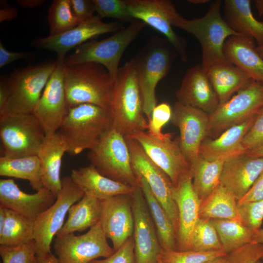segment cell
Here are the masks:
<instances>
[{"label":"cell","instance_id":"obj_1","mask_svg":"<svg viewBox=\"0 0 263 263\" xmlns=\"http://www.w3.org/2000/svg\"><path fill=\"white\" fill-rule=\"evenodd\" d=\"M64 81L69 108L89 103L111 110L114 81L103 66L93 62L65 65Z\"/></svg>","mask_w":263,"mask_h":263},{"label":"cell","instance_id":"obj_2","mask_svg":"<svg viewBox=\"0 0 263 263\" xmlns=\"http://www.w3.org/2000/svg\"><path fill=\"white\" fill-rule=\"evenodd\" d=\"M177 55L167 39L153 36L132 59L142 95L144 113L148 121L156 106V86L167 75Z\"/></svg>","mask_w":263,"mask_h":263},{"label":"cell","instance_id":"obj_3","mask_svg":"<svg viewBox=\"0 0 263 263\" xmlns=\"http://www.w3.org/2000/svg\"><path fill=\"white\" fill-rule=\"evenodd\" d=\"M113 125L111 110L82 103L69 109L57 132L67 144V153L75 155L91 150Z\"/></svg>","mask_w":263,"mask_h":263},{"label":"cell","instance_id":"obj_4","mask_svg":"<svg viewBox=\"0 0 263 263\" xmlns=\"http://www.w3.org/2000/svg\"><path fill=\"white\" fill-rule=\"evenodd\" d=\"M113 127L125 137L145 132L143 101L132 59L119 67L115 81L111 108Z\"/></svg>","mask_w":263,"mask_h":263},{"label":"cell","instance_id":"obj_5","mask_svg":"<svg viewBox=\"0 0 263 263\" xmlns=\"http://www.w3.org/2000/svg\"><path fill=\"white\" fill-rule=\"evenodd\" d=\"M221 4V0L212 2L207 13L200 18L188 19L180 15L173 24V27L188 32L198 40L202 51L201 66L206 71L216 64L229 63L224 52L225 43L229 37L240 35L222 18Z\"/></svg>","mask_w":263,"mask_h":263},{"label":"cell","instance_id":"obj_6","mask_svg":"<svg viewBox=\"0 0 263 263\" xmlns=\"http://www.w3.org/2000/svg\"><path fill=\"white\" fill-rule=\"evenodd\" d=\"M146 24L135 19L127 27L106 38L90 40L77 47L75 52L66 56L64 63L69 67L93 62L103 66L115 81L121 58L128 46L144 29Z\"/></svg>","mask_w":263,"mask_h":263},{"label":"cell","instance_id":"obj_7","mask_svg":"<svg viewBox=\"0 0 263 263\" xmlns=\"http://www.w3.org/2000/svg\"><path fill=\"white\" fill-rule=\"evenodd\" d=\"M56 63L48 61L15 69L8 77L10 95L0 116L33 113Z\"/></svg>","mask_w":263,"mask_h":263},{"label":"cell","instance_id":"obj_8","mask_svg":"<svg viewBox=\"0 0 263 263\" xmlns=\"http://www.w3.org/2000/svg\"><path fill=\"white\" fill-rule=\"evenodd\" d=\"M88 157L104 176L133 188L140 186L125 138L113 127L89 150Z\"/></svg>","mask_w":263,"mask_h":263},{"label":"cell","instance_id":"obj_9","mask_svg":"<svg viewBox=\"0 0 263 263\" xmlns=\"http://www.w3.org/2000/svg\"><path fill=\"white\" fill-rule=\"evenodd\" d=\"M46 134L33 113L0 116V137L4 156L9 158L38 155Z\"/></svg>","mask_w":263,"mask_h":263},{"label":"cell","instance_id":"obj_10","mask_svg":"<svg viewBox=\"0 0 263 263\" xmlns=\"http://www.w3.org/2000/svg\"><path fill=\"white\" fill-rule=\"evenodd\" d=\"M61 180L62 189L56 201L35 221L34 240L37 257L51 253L53 239L63 226L69 209L84 195L70 176Z\"/></svg>","mask_w":263,"mask_h":263},{"label":"cell","instance_id":"obj_11","mask_svg":"<svg viewBox=\"0 0 263 263\" xmlns=\"http://www.w3.org/2000/svg\"><path fill=\"white\" fill-rule=\"evenodd\" d=\"M263 106V84L253 80L209 115V135H220L227 129L255 115Z\"/></svg>","mask_w":263,"mask_h":263},{"label":"cell","instance_id":"obj_12","mask_svg":"<svg viewBox=\"0 0 263 263\" xmlns=\"http://www.w3.org/2000/svg\"><path fill=\"white\" fill-rule=\"evenodd\" d=\"M136 177L145 179L153 194L169 217L178 235V210L174 198V186L167 174L149 157L141 145L130 137H125Z\"/></svg>","mask_w":263,"mask_h":263},{"label":"cell","instance_id":"obj_13","mask_svg":"<svg viewBox=\"0 0 263 263\" xmlns=\"http://www.w3.org/2000/svg\"><path fill=\"white\" fill-rule=\"evenodd\" d=\"M130 137L142 147L149 157L169 177L174 187L192 176L191 165L181 150L179 137L172 139L171 133L159 139L147 132H138Z\"/></svg>","mask_w":263,"mask_h":263},{"label":"cell","instance_id":"obj_14","mask_svg":"<svg viewBox=\"0 0 263 263\" xmlns=\"http://www.w3.org/2000/svg\"><path fill=\"white\" fill-rule=\"evenodd\" d=\"M107 239L99 221L83 234L71 233L56 236L54 249L60 263H90L114 252Z\"/></svg>","mask_w":263,"mask_h":263},{"label":"cell","instance_id":"obj_15","mask_svg":"<svg viewBox=\"0 0 263 263\" xmlns=\"http://www.w3.org/2000/svg\"><path fill=\"white\" fill-rule=\"evenodd\" d=\"M134 19L140 20L163 34L177 51L182 61L188 57L186 41L173 30L175 20L180 15L168 0H126Z\"/></svg>","mask_w":263,"mask_h":263},{"label":"cell","instance_id":"obj_16","mask_svg":"<svg viewBox=\"0 0 263 263\" xmlns=\"http://www.w3.org/2000/svg\"><path fill=\"white\" fill-rule=\"evenodd\" d=\"M57 60L33 113L41 125L46 135L57 132L66 116L69 107L64 81V61Z\"/></svg>","mask_w":263,"mask_h":263},{"label":"cell","instance_id":"obj_17","mask_svg":"<svg viewBox=\"0 0 263 263\" xmlns=\"http://www.w3.org/2000/svg\"><path fill=\"white\" fill-rule=\"evenodd\" d=\"M124 27L119 22L105 23L97 15L58 35L34 39L32 44L41 49L55 52L57 59L64 61L67 53L99 35L116 32Z\"/></svg>","mask_w":263,"mask_h":263},{"label":"cell","instance_id":"obj_18","mask_svg":"<svg viewBox=\"0 0 263 263\" xmlns=\"http://www.w3.org/2000/svg\"><path fill=\"white\" fill-rule=\"evenodd\" d=\"M132 199L135 263H158L162 248L140 186L135 188Z\"/></svg>","mask_w":263,"mask_h":263},{"label":"cell","instance_id":"obj_19","mask_svg":"<svg viewBox=\"0 0 263 263\" xmlns=\"http://www.w3.org/2000/svg\"><path fill=\"white\" fill-rule=\"evenodd\" d=\"M170 120L179 129L181 150L191 165L199 155L202 142L209 135V115L177 101L172 108Z\"/></svg>","mask_w":263,"mask_h":263},{"label":"cell","instance_id":"obj_20","mask_svg":"<svg viewBox=\"0 0 263 263\" xmlns=\"http://www.w3.org/2000/svg\"><path fill=\"white\" fill-rule=\"evenodd\" d=\"M99 222L115 251L133 236L132 195H118L101 201Z\"/></svg>","mask_w":263,"mask_h":263},{"label":"cell","instance_id":"obj_21","mask_svg":"<svg viewBox=\"0 0 263 263\" xmlns=\"http://www.w3.org/2000/svg\"><path fill=\"white\" fill-rule=\"evenodd\" d=\"M177 102L209 114L218 106L217 94L207 72L197 65L188 69L176 92Z\"/></svg>","mask_w":263,"mask_h":263},{"label":"cell","instance_id":"obj_22","mask_svg":"<svg viewBox=\"0 0 263 263\" xmlns=\"http://www.w3.org/2000/svg\"><path fill=\"white\" fill-rule=\"evenodd\" d=\"M56 197L43 188L33 194L24 192L12 179L0 180V206L34 221L50 207Z\"/></svg>","mask_w":263,"mask_h":263},{"label":"cell","instance_id":"obj_23","mask_svg":"<svg viewBox=\"0 0 263 263\" xmlns=\"http://www.w3.org/2000/svg\"><path fill=\"white\" fill-rule=\"evenodd\" d=\"M263 171V157L246 152L225 161L220 184L229 190L237 201L242 198Z\"/></svg>","mask_w":263,"mask_h":263},{"label":"cell","instance_id":"obj_24","mask_svg":"<svg viewBox=\"0 0 263 263\" xmlns=\"http://www.w3.org/2000/svg\"><path fill=\"white\" fill-rule=\"evenodd\" d=\"M174 198L178 210V251L191 250L192 233L200 218V201L193 188L191 176L174 187Z\"/></svg>","mask_w":263,"mask_h":263},{"label":"cell","instance_id":"obj_25","mask_svg":"<svg viewBox=\"0 0 263 263\" xmlns=\"http://www.w3.org/2000/svg\"><path fill=\"white\" fill-rule=\"evenodd\" d=\"M67 151L65 140L56 132L46 136L38 154L43 187L56 197L62 189L60 169L62 157Z\"/></svg>","mask_w":263,"mask_h":263},{"label":"cell","instance_id":"obj_26","mask_svg":"<svg viewBox=\"0 0 263 263\" xmlns=\"http://www.w3.org/2000/svg\"><path fill=\"white\" fill-rule=\"evenodd\" d=\"M255 116L227 129L214 139L206 138L201 145L199 155L208 161H214L225 160L245 153L242 142Z\"/></svg>","mask_w":263,"mask_h":263},{"label":"cell","instance_id":"obj_27","mask_svg":"<svg viewBox=\"0 0 263 263\" xmlns=\"http://www.w3.org/2000/svg\"><path fill=\"white\" fill-rule=\"evenodd\" d=\"M224 52L227 61L245 72L252 80L263 84V58L250 38L232 36L225 41Z\"/></svg>","mask_w":263,"mask_h":263},{"label":"cell","instance_id":"obj_28","mask_svg":"<svg viewBox=\"0 0 263 263\" xmlns=\"http://www.w3.org/2000/svg\"><path fill=\"white\" fill-rule=\"evenodd\" d=\"M71 178L84 194L100 201L121 194L132 195L135 188L101 174L92 164L71 170Z\"/></svg>","mask_w":263,"mask_h":263},{"label":"cell","instance_id":"obj_29","mask_svg":"<svg viewBox=\"0 0 263 263\" xmlns=\"http://www.w3.org/2000/svg\"><path fill=\"white\" fill-rule=\"evenodd\" d=\"M224 19L228 26L240 35L255 40L263 44V21L253 16L249 0L224 1Z\"/></svg>","mask_w":263,"mask_h":263},{"label":"cell","instance_id":"obj_30","mask_svg":"<svg viewBox=\"0 0 263 263\" xmlns=\"http://www.w3.org/2000/svg\"><path fill=\"white\" fill-rule=\"evenodd\" d=\"M207 72L220 104L227 101L235 92L253 80L245 72L230 63L216 64Z\"/></svg>","mask_w":263,"mask_h":263},{"label":"cell","instance_id":"obj_31","mask_svg":"<svg viewBox=\"0 0 263 263\" xmlns=\"http://www.w3.org/2000/svg\"><path fill=\"white\" fill-rule=\"evenodd\" d=\"M145 196L162 249L178 250V235L164 208L153 194L144 178L137 177Z\"/></svg>","mask_w":263,"mask_h":263},{"label":"cell","instance_id":"obj_32","mask_svg":"<svg viewBox=\"0 0 263 263\" xmlns=\"http://www.w3.org/2000/svg\"><path fill=\"white\" fill-rule=\"evenodd\" d=\"M101 201L96 197L84 194L69 209L68 217L56 236L82 232L96 224L100 219Z\"/></svg>","mask_w":263,"mask_h":263},{"label":"cell","instance_id":"obj_33","mask_svg":"<svg viewBox=\"0 0 263 263\" xmlns=\"http://www.w3.org/2000/svg\"><path fill=\"white\" fill-rule=\"evenodd\" d=\"M199 217L208 220L229 219L243 223L237 199L229 190L221 184L200 203Z\"/></svg>","mask_w":263,"mask_h":263},{"label":"cell","instance_id":"obj_34","mask_svg":"<svg viewBox=\"0 0 263 263\" xmlns=\"http://www.w3.org/2000/svg\"><path fill=\"white\" fill-rule=\"evenodd\" d=\"M225 161H208L199 155L191 164L192 186L200 203L220 184Z\"/></svg>","mask_w":263,"mask_h":263},{"label":"cell","instance_id":"obj_35","mask_svg":"<svg viewBox=\"0 0 263 263\" xmlns=\"http://www.w3.org/2000/svg\"><path fill=\"white\" fill-rule=\"evenodd\" d=\"M0 175L26 180L37 191L43 188L40 162L38 155L0 157Z\"/></svg>","mask_w":263,"mask_h":263},{"label":"cell","instance_id":"obj_36","mask_svg":"<svg viewBox=\"0 0 263 263\" xmlns=\"http://www.w3.org/2000/svg\"><path fill=\"white\" fill-rule=\"evenodd\" d=\"M5 214L0 245H15L34 240L35 221L7 208Z\"/></svg>","mask_w":263,"mask_h":263},{"label":"cell","instance_id":"obj_37","mask_svg":"<svg viewBox=\"0 0 263 263\" xmlns=\"http://www.w3.org/2000/svg\"><path fill=\"white\" fill-rule=\"evenodd\" d=\"M210 220L217 231L222 249L227 253L252 242L254 232L242 223L229 219Z\"/></svg>","mask_w":263,"mask_h":263},{"label":"cell","instance_id":"obj_38","mask_svg":"<svg viewBox=\"0 0 263 263\" xmlns=\"http://www.w3.org/2000/svg\"><path fill=\"white\" fill-rule=\"evenodd\" d=\"M49 36L60 34L79 24L75 17L70 0H55L50 5L47 16Z\"/></svg>","mask_w":263,"mask_h":263},{"label":"cell","instance_id":"obj_39","mask_svg":"<svg viewBox=\"0 0 263 263\" xmlns=\"http://www.w3.org/2000/svg\"><path fill=\"white\" fill-rule=\"evenodd\" d=\"M220 249H223L222 246L211 222L200 218L192 233L191 250L208 251Z\"/></svg>","mask_w":263,"mask_h":263},{"label":"cell","instance_id":"obj_40","mask_svg":"<svg viewBox=\"0 0 263 263\" xmlns=\"http://www.w3.org/2000/svg\"><path fill=\"white\" fill-rule=\"evenodd\" d=\"M226 254L227 253L223 249L208 251H181L162 249L159 257L163 263H206Z\"/></svg>","mask_w":263,"mask_h":263},{"label":"cell","instance_id":"obj_41","mask_svg":"<svg viewBox=\"0 0 263 263\" xmlns=\"http://www.w3.org/2000/svg\"><path fill=\"white\" fill-rule=\"evenodd\" d=\"M2 263H38L34 240L15 245H0Z\"/></svg>","mask_w":263,"mask_h":263},{"label":"cell","instance_id":"obj_42","mask_svg":"<svg viewBox=\"0 0 263 263\" xmlns=\"http://www.w3.org/2000/svg\"><path fill=\"white\" fill-rule=\"evenodd\" d=\"M95 12L101 19L111 18L123 22L135 20L131 16L126 0H93Z\"/></svg>","mask_w":263,"mask_h":263},{"label":"cell","instance_id":"obj_43","mask_svg":"<svg viewBox=\"0 0 263 263\" xmlns=\"http://www.w3.org/2000/svg\"><path fill=\"white\" fill-rule=\"evenodd\" d=\"M237 206L243 224L254 232L259 229L263 220V199L237 203Z\"/></svg>","mask_w":263,"mask_h":263},{"label":"cell","instance_id":"obj_44","mask_svg":"<svg viewBox=\"0 0 263 263\" xmlns=\"http://www.w3.org/2000/svg\"><path fill=\"white\" fill-rule=\"evenodd\" d=\"M228 263H263V244L251 242L227 253Z\"/></svg>","mask_w":263,"mask_h":263},{"label":"cell","instance_id":"obj_45","mask_svg":"<svg viewBox=\"0 0 263 263\" xmlns=\"http://www.w3.org/2000/svg\"><path fill=\"white\" fill-rule=\"evenodd\" d=\"M172 110L170 105L166 102L156 106L152 112L150 120L148 121L147 132L159 139L166 137L169 133H163L162 129L171 119Z\"/></svg>","mask_w":263,"mask_h":263},{"label":"cell","instance_id":"obj_46","mask_svg":"<svg viewBox=\"0 0 263 263\" xmlns=\"http://www.w3.org/2000/svg\"><path fill=\"white\" fill-rule=\"evenodd\" d=\"M242 144L246 151L263 145V106L256 114L253 123L244 137Z\"/></svg>","mask_w":263,"mask_h":263},{"label":"cell","instance_id":"obj_47","mask_svg":"<svg viewBox=\"0 0 263 263\" xmlns=\"http://www.w3.org/2000/svg\"><path fill=\"white\" fill-rule=\"evenodd\" d=\"M134 243L133 236L110 257L96 259L90 263H135Z\"/></svg>","mask_w":263,"mask_h":263},{"label":"cell","instance_id":"obj_48","mask_svg":"<svg viewBox=\"0 0 263 263\" xmlns=\"http://www.w3.org/2000/svg\"><path fill=\"white\" fill-rule=\"evenodd\" d=\"M72 12L79 24L91 19L95 12L93 0H70Z\"/></svg>","mask_w":263,"mask_h":263},{"label":"cell","instance_id":"obj_49","mask_svg":"<svg viewBox=\"0 0 263 263\" xmlns=\"http://www.w3.org/2000/svg\"><path fill=\"white\" fill-rule=\"evenodd\" d=\"M32 56L30 52H16L8 51L5 48L2 42L0 41V68L21 59L29 58Z\"/></svg>","mask_w":263,"mask_h":263},{"label":"cell","instance_id":"obj_50","mask_svg":"<svg viewBox=\"0 0 263 263\" xmlns=\"http://www.w3.org/2000/svg\"><path fill=\"white\" fill-rule=\"evenodd\" d=\"M263 199V171L257 178L246 194L238 203H243L260 200Z\"/></svg>","mask_w":263,"mask_h":263},{"label":"cell","instance_id":"obj_51","mask_svg":"<svg viewBox=\"0 0 263 263\" xmlns=\"http://www.w3.org/2000/svg\"><path fill=\"white\" fill-rule=\"evenodd\" d=\"M9 95L10 89L8 77L1 76L0 79V113L2 111Z\"/></svg>","mask_w":263,"mask_h":263},{"label":"cell","instance_id":"obj_52","mask_svg":"<svg viewBox=\"0 0 263 263\" xmlns=\"http://www.w3.org/2000/svg\"><path fill=\"white\" fill-rule=\"evenodd\" d=\"M18 15V11L14 7L8 5L1 7L0 9V22L11 20L15 19Z\"/></svg>","mask_w":263,"mask_h":263},{"label":"cell","instance_id":"obj_53","mask_svg":"<svg viewBox=\"0 0 263 263\" xmlns=\"http://www.w3.org/2000/svg\"><path fill=\"white\" fill-rule=\"evenodd\" d=\"M44 2L43 0H18L19 5L25 8H33L41 6Z\"/></svg>","mask_w":263,"mask_h":263},{"label":"cell","instance_id":"obj_54","mask_svg":"<svg viewBox=\"0 0 263 263\" xmlns=\"http://www.w3.org/2000/svg\"><path fill=\"white\" fill-rule=\"evenodd\" d=\"M38 258V263H60L57 258L52 253Z\"/></svg>","mask_w":263,"mask_h":263},{"label":"cell","instance_id":"obj_55","mask_svg":"<svg viewBox=\"0 0 263 263\" xmlns=\"http://www.w3.org/2000/svg\"><path fill=\"white\" fill-rule=\"evenodd\" d=\"M252 242L263 244V228H260L254 232Z\"/></svg>","mask_w":263,"mask_h":263},{"label":"cell","instance_id":"obj_56","mask_svg":"<svg viewBox=\"0 0 263 263\" xmlns=\"http://www.w3.org/2000/svg\"><path fill=\"white\" fill-rule=\"evenodd\" d=\"M246 152L252 157H263V145Z\"/></svg>","mask_w":263,"mask_h":263},{"label":"cell","instance_id":"obj_57","mask_svg":"<svg viewBox=\"0 0 263 263\" xmlns=\"http://www.w3.org/2000/svg\"><path fill=\"white\" fill-rule=\"evenodd\" d=\"M5 208L0 206V231L2 229L5 221Z\"/></svg>","mask_w":263,"mask_h":263},{"label":"cell","instance_id":"obj_58","mask_svg":"<svg viewBox=\"0 0 263 263\" xmlns=\"http://www.w3.org/2000/svg\"><path fill=\"white\" fill-rule=\"evenodd\" d=\"M255 7L260 16L263 15V0H254Z\"/></svg>","mask_w":263,"mask_h":263},{"label":"cell","instance_id":"obj_59","mask_svg":"<svg viewBox=\"0 0 263 263\" xmlns=\"http://www.w3.org/2000/svg\"><path fill=\"white\" fill-rule=\"evenodd\" d=\"M226 255L214 258L206 263H228Z\"/></svg>","mask_w":263,"mask_h":263},{"label":"cell","instance_id":"obj_60","mask_svg":"<svg viewBox=\"0 0 263 263\" xmlns=\"http://www.w3.org/2000/svg\"><path fill=\"white\" fill-rule=\"evenodd\" d=\"M188 1L190 3L195 4H203L209 1V0H189Z\"/></svg>","mask_w":263,"mask_h":263},{"label":"cell","instance_id":"obj_61","mask_svg":"<svg viewBox=\"0 0 263 263\" xmlns=\"http://www.w3.org/2000/svg\"><path fill=\"white\" fill-rule=\"evenodd\" d=\"M257 50L261 56L263 58V44L257 47Z\"/></svg>","mask_w":263,"mask_h":263},{"label":"cell","instance_id":"obj_62","mask_svg":"<svg viewBox=\"0 0 263 263\" xmlns=\"http://www.w3.org/2000/svg\"><path fill=\"white\" fill-rule=\"evenodd\" d=\"M158 263H163V262H162L161 259L160 258L159 256L158 257Z\"/></svg>","mask_w":263,"mask_h":263},{"label":"cell","instance_id":"obj_63","mask_svg":"<svg viewBox=\"0 0 263 263\" xmlns=\"http://www.w3.org/2000/svg\"><path fill=\"white\" fill-rule=\"evenodd\" d=\"M261 261H262V262L263 263V257L262 259H261Z\"/></svg>","mask_w":263,"mask_h":263}]
</instances>
